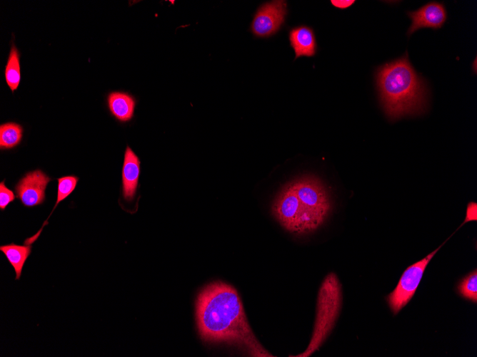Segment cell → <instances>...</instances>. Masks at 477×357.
<instances>
[{"label":"cell","instance_id":"cell-2","mask_svg":"<svg viewBox=\"0 0 477 357\" xmlns=\"http://www.w3.org/2000/svg\"><path fill=\"white\" fill-rule=\"evenodd\" d=\"M331 201L321 180L305 175L286 184L271 206L272 214L288 232L297 234L313 232L325 222Z\"/></svg>","mask_w":477,"mask_h":357},{"label":"cell","instance_id":"cell-1","mask_svg":"<svg viewBox=\"0 0 477 357\" xmlns=\"http://www.w3.org/2000/svg\"><path fill=\"white\" fill-rule=\"evenodd\" d=\"M196 321L205 342L236 345L252 356H273L254 336L238 293L229 284L214 282L201 291L196 302Z\"/></svg>","mask_w":477,"mask_h":357},{"label":"cell","instance_id":"cell-6","mask_svg":"<svg viewBox=\"0 0 477 357\" xmlns=\"http://www.w3.org/2000/svg\"><path fill=\"white\" fill-rule=\"evenodd\" d=\"M287 3L275 0L263 4L254 14L251 31L258 38H268L283 26L287 15Z\"/></svg>","mask_w":477,"mask_h":357},{"label":"cell","instance_id":"cell-5","mask_svg":"<svg viewBox=\"0 0 477 357\" xmlns=\"http://www.w3.org/2000/svg\"><path fill=\"white\" fill-rule=\"evenodd\" d=\"M443 244L444 243L403 271L397 286L387 297L389 307L394 314H398L411 299L428 264Z\"/></svg>","mask_w":477,"mask_h":357},{"label":"cell","instance_id":"cell-7","mask_svg":"<svg viewBox=\"0 0 477 357\" xmlns=\"http://www.w3.org/2000/svg\"><path fill=\"white\" fill-rule=\"evenodd\" d=\"M51 180L41 170L29 172L15 185L16 196L25 207L41 205L45 200V191Z\"/></svg>","mask_w":477,"mask_h":357},{"label":"cell","instance_id":"cell-19","mask_svg":"<svg viewBox=\"0 0 477 357\" xmlns=\"http://www.w3.org/2000/svg\"><path fill=\"white\" fill-rule=\"evenodd\" d=\"M354 0H331V4L337 9H345L354 4Z\"/></svg>","mask_w":477,"mask_h":357},{"label":"cell","instance_id":"cell-13","mask_svg":"<svg viewBox=\"0 0 477 357\" xmlns=\"http://www.w3.org/2000/svg\"><path fill=\"white\" fill-rule=\"evenodd\" d=\"M79 180V179L78 177L74 175L64 176L57 179L58 187H57V198L56 204L52 211L51 212L48 219H46V221L44 222L40 230L35 235L29 238H27L24 241V244L31 245L38 239L43 228L44 227L45 225L47 224L48 219L53 213L54 210L56 209V207L58 206L60 202L65 200L69 195H71L73 192V191L75 190L76 187Z\"/></svg>","mask_w":477,"mask_h":357},{"label":"cell","instance_id":"cell-16","mask_svg":"<svg viewBox=\"0 0 477 357\" xmlns=\"http://www.w3.org/2000/svg\"><path fill=\"white\" fill-rule=\"evenodd\" d=\"M459 294L464 298L477 301V271L475 269L465 276L458 286Z\"/></svg>","mask_w":477,"mask_h":357},{"label":"cell","instance_id":"cell-11","mask_svg":"<svg viewBox=\"0 0 477 357\" xmlns=\"http://www.w3.org/2000/svg\"><path fill=\"white\" fill-rule=\"evenodd\" d=\"M106 100L110 113L118 121L127 123L133 118L136 101L131 94L113 91L109 93Z\"/></svg>","mask_w":477,"mask_h":357},{"label":"cell","instance_id":"cell-12","mask_svg":"<svg viewBox=\"0 0 477 357\" xmlns=\"http://www.w3.org/2000/svg\"><path fill=\"white\" fill-rule=\"evenodd\" d=\"M0 250L6 256L10 264L14 267L16 279H20L24 265L31 253V245H18L11 243L1 245Z\"/></svg>","mask_w":477,"mask_h":357},{"label":"cell","instance_id":"cell-8","mask_svg":"<svg viewBox=\"0 0 477 357\" xmlns=\"http://www.w3.org/2000/svg\"><path fill=\"white\" fill-rule=\"evenodd\" d=\"M411 20V24L407 31V36H411L420 29H441L447 19L446 9L443 3L429 2L416 11L407 13Z\"/></svg>","mask_w":477,"mask_h":357},{"label":"cell","instance_id":"cell-15","mask_svg":"<svg viewBox=\"0 0 477 357\" xmlns=\"http://www.w3.org/2000/svg\"><path fill=\"white\" fill-rule=\"evenodd\" d=\"M23 127L14 122L0 125V149L9 150L18 146L22 140Z\"/></svg>","mask_w":477,"mask_h":357},{"label":"cell","instance_id":"cell-9","mask_svg":"<svg viewBox=\"0 0 477 357\" xmlns=\"http://www.w3.org/2000/svg\"><path fill=\"white\" fill-rule=\"evenodd\" d=\"M141 172V161L137 155L126 146L121 170L122 195L125 200L131 202L137 192Z\"/></svg>","mask_w":477,"mask_h":357},{"label":"cell","instance_id":"cell-17","mask_svg":"<svg viewBox=\"0 0 477 357\" xmlns=\"http://www.w3.org/2000/svg\"><path fill=\"white\" fill-rule=\"evenodd\" d=\"M16 197L14 192L5 185V180L1 181L0 183V209L4 210Z\"/></svg>","mask_w":477,"mask_h":357},{"label":"cell","instance_id":"cell-4","mask_svg":"<svg viewBox=\"0 0 477 357\" xmlns=\"http://www.w3.org/2000/svg\"><path fill=\"white\" fill-rule=\"evenodd\" d=\"M342 304L341 285L334 273L323 281L318 294L316 314L308 346L296 357H308L318 350L332 331Z\"/></svg>","mask_w":477,"mask_h":357},{"label":"cell","instance_id":"cell-14","mask_svg":"<svg viewBox=\"0 0 477 357\" xmlns=\"http://www.w3.org/2000/svg\"><path fill=\"white\" fill-rule=\"evenodd\" d=\"M7 86L12 92L17 90L21 82L20 53L12 43L4 69Z\"/></svg>","mask_w":477,"mask_h":357},{"label":"cell","instance_id":"cell-18","mask_svg":"<svg viewBox=\"0 0 477 357\" xmlns=\"http://www.w3.org/2000/svg\"><path fill=\"white\" fill-rule=\"evenodd\" d=\"M476 220H477V204L476 202H471L467 205L466 217L462 225L466 222Z\"/></svg>","mask_w":477,"mask_h":357},{"label":"cell","instance_id":"cell-3","mask_svg":"<svg viewBox=\"0 0 477 357\" xmlns=\"http://www.w3.org/2000/svg\"><path fill=\"white\" fill-rule=\"evenodd\" d=\"M376 82L381 105L391 120L418 115L426 110V83L413 68L407 51L401 58L378 67Z\"/></svg>","mask_w":477,"mask_h":357},{"label":"cell","instance_id":"cell-10","mask_svg":"<svg viewBox=\"0 0 477 357\" xmlns=\"http://www.w3.org/2000/svg\"><path fill=\"white\" fill-rule=\"evenodd\" d=\"M291 46L295 53V59L301 56H314L317 43L313 30L304 25L291 29L288 33Z\"/></svg>","mask_w":477,"mask_h":357}]
</instances>
